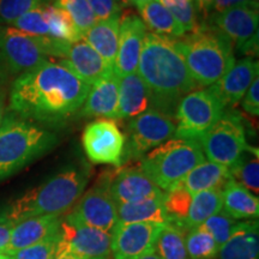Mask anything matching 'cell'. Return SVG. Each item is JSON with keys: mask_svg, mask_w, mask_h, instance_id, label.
<instances>
[{"mask_svg": "<svg viewBox=\"0 0 259 259\" xmlns=\"http://www.w3.org/2000/svg\"><path fill=\"white\" fill-rule=\"evenodd\" d=\"M89 90L63 65L48 61L16 77L8 112L42 127H58L79 114Z\"/></svg>", "mask_w": 259, "mask_h": 259, "instance_id": "obj_1", "label": "cell"}, {"mask_svg": "<svg viewBox=\"0 0 259 259\" xmlns=\"http://www.w3.org/2000/svg\"><path fill=\"white\" fill-rule=\"evenodd\" d=\"M137 73L153 96L155 109L174 116L180 100L198 89L170 40L147 31Z\"/></svg>", "mask_w": 259, "mask_h": 259, "instance_id": "obj_2", "label": "cell"}, {"mask_svg": "<svg viewBox=\"0 0 259 259\" xmlns=\"http://www.w3.org/2000/svg\"><path fill=\"white\" fill-rule=\"evenodd\" d=\"M90 179V166L85 162L65 167L41 185L27 191L0 210V219L17 223L45 215L63 216L72 209Z\"/></svg>", "mask_w": 259, "mask_h": 259, "instance_id": "obj_3", "label": "cell"}, {"mask_svg": "<svg viewBox=\"0 0 259 259\" xmlns=\"http://www.w3.org/2000/svg\"><path fill=\"white\" fill-rule=\"evenodd\" d=\"M199 88L215 84L235 61L232 41L212 25H198L190 35L170 40Z\"/></svg>", "mask_w": 259, "mask_h": 259, "instance_id": "obj_4", "label": "cell"}, {"mask_svg": "<svg viewBox=\"0 0 259 259\" xmlns=\"http://www.w3.org/2000/svg\"><path fill=\"white\" fill-rule=\"evenodd\" d=\"M58 144L46 127L6 112L0 126V183L14 176Z\"/></svg>", "mask_w": 259, "mask_h": 259, "instance_id": "obj_5", "label": "cell"}, {"mask_svg": "<svg viewBox=\"0 0 259 259\" xmlns=\"http://www.w3.org/2000/svg\"><path fill=\"white\" fill-rule=\"evenodd\" d=\"M205 160L196 141L171 138L144 155L138 166L155 185L167 192L179 185L194 167Z\"/></svg>", "mask_w": 259, "mask_h": 259, "instance_id": "obj_6", "label": "cell"}, {"mask_svg": "<svg viewBox=\"0 0 259 259\" xmlns=\"http://www.w3.org/2000/svg\"><path fill=\"white\" fill-rule=\"evenodd\" d=\"M176 128L174 116L155 108L130 119L122 164L130 161H139L149 151L174 138Z\"/></svg>", "mask_w": 259, "mask_h": 259, "instance_id": "obj_7", "label": "cell"}, {"mask_svg": "<svg viewBox=\"0 0 259 259\" xmlns=\"http://www.w3.org/2000/svg\"><path fill=\"white\" fill-rule=\"evenodd\" d=\"M225 112L226 107L209 88L193 90L184 96L177 107L174 138L197 141Z\"/></svg>", "mask_w": 259, "mask_h": 259, "instance_id": "obj_8", "label": "cell"}, {"mask_svg": "<svg viewBox=\"0 0 259 259\" xmlns=\"http://www.w3.org/2000/svg\"><path fill=\"white\" fill-rule=\"evenodd\" d=\"M196 142L208 161L226 167L232 166L247 147L241 116L233 112H225Z\"/></svg>", "mask_w": 259, "mask_h": 259, "instance_id": "obj_9", "label": "cell"}, {"mask_svg": "<svg viewBox=\"0 0 259 259\" xmlns=\"http://www.w3.org/2000/svg\"><path fill=\"white\" fill-rule=\"evenodd\" d=\"M0 56L11 76L52 61L45 50V36L25 34L11 25H0Z\"/></svg>", "mask_w": 259, "mask_h": 259, "instance_id": "obj_10", "label": "cell"}, {"mask_svg": "<svg viewBox=\"0 0 259 259\" xmlns=\"http://www.w3.org/2000/svg\"><path fill=\"white\" fill-rule=\"evenodd\" d=\"M210 25L219 29L232 41L236 51L252 57L258 54V2L235 6L208 17Z\"/></svg>", "mask_w": 259, "mask_h": 259, "instance_id": "obj_11", "label": "cell"}, {"mask_svg": "<svg viewBox=\"0 0 259 259\" xmlns=\"http://www.w3.org/2000/svg\"><path fill=\"white\" fill-rule=\"evenodd\" d=\"M66 215L74 221L112 234L118 223V211L107 187L105 174L99 178L92 189L83 192Z\"/></svg>", "mask_w": 259, "mask_h": 259, "instance_id": "obj_12", "label": "cell"}, {"mask_svg": "<svg viewBox=\"0 0 259 259\" xmlns=\"http://www.w3.org/2000/svg\"><path fill=\"white\" fill-rule=\"evenodd\" d=\"M57 253H71L87 258L109 259L112 234L77 222L65 213L60 223Z\"/></svg>", "mask_w": 259, "mask_h": 259, "instance_id": "obj_13", "label": "cell"}, {"mask_svg": "<svg viewBox=\"0 0 259 259\" xmlns=\"http://www.w3.org/2000/svg\"><path fill=\"white\" fill-rule=\"evenodd\" d=\"M84 153L92 163L122 166L125 135L112 119H97L84 128L82 135Z\"/></svg>", "mask_w": 259, "mask_h": 259, "instance_id": "obj_14", "label": "cell"}, {"mask_svg": "<svg viewBox=\"0 0 259 259\" xmlns=\"http://www.w3.org/2000/svg\"><path fill=\"white\" fill-rule=\"evenodd\" d=\"M109 193L116 205L135 203L139 200L156 198L164 196L160 187L144 173L143 169L136 166H121L115 170L105 171Z\"/></svg>", "mask_w": 259, "mask_h": 259, "instance_id": "obj_15", "label": "cell"}, {"mask_svg": "<svg viewBox=\"0 0 259 259\" xmlns=\"http://www.w3.org/2000/svg\"><path fill=\"white\" fill-rule=\"evenodd\" d=\"M161 223H116L112 232L113 259H139L154 253Z\"/></svg>", "mask_w": 259, "mask_h": 259, "instance_id": "obj_16", "label": "cell"}, {"mask_svg": "<svg viewBox=\"0 0 259 259\" xmlns=\"http://www.w3.org/2000/svg\"><path fill=\"white\" fill-rule=\"evenodd\" d=\"M148 29L139 16L127 14L120 17L118 51L113 71L118 77L137 72L139 57Z\"/></svg>", "mask_w": 259, "mask_h": 259, "instance_id": "obj_17", "label": "cell"}, {"mask_svg": "<svg viewBox=\"0 0 259 259\" xmlns=\"http://www.w3.org/2000/svg\"><path fill=\"white\" fill-rule=\"evenodd\" d=\"M259 77V65L253 57L235 60L232 67L209 89L223 106L234 107L250 88L252 82Z\"/></svg>", "mask_w": 259, "mask_h": 259, "instance_id": "obj_18", "label": "cell"}, {"mask_svg": "<svg viewBox=\"0 0 259 259\" xmlns=\"http://www.w3.org/2000/svg\"><path fill=\"white\" fill-rule=\"evenodd\" d=\"M56 61L90 87L113 70L84 40L71 42L64 57Z\"/></svg>", "mask_w": 259, "mask_h": 259, "instance_id": "obj_19", "label": "cell"}, {"mask_svg": "<svg viewBox=\"0 0 259 259\" xmlns=\"http://www.w3.org/2000/svg\"><path fill=\"white\" fill-rule=\"evenodd\" d=\"M119 102V77L111 71L90 87L79 115L115 120Z\"/></svg>", "mask_w": 259, "mask_h": 259, "instance_id": "obj_20", "label": "cell"}, {"mask_svg": "<svg viewBox=\"0 0 259 259\" xmlns=\"http://www.w3.org/2000/svg\"><path fill=\"white\" fill-rule=\"evenodd\" d=\"M153 108V96L137 72L119 77V102L115 120H127Z\"/></svg>", "mask_w": 259, "mask_h": 259, "instance_id": "obj_21", "label": "cell"}, {"mask_svg": "<svg viewBox=\"0 0 259 259\" xmlns=\"http://www.w3.org/2000/svg\"><path fill=\"white\" fill-rule=\"evenodd\" d=\"M64 216V215H63ZM63 216L45 215L30 218L15 223L8 247L3 254L22 250L34 244H37L59 231Z\"/></svg>", "mask_w": 259, "mask_h": 259, "instance_id": "obj_22", "label": "cell"}, {"mask_svg": "<svg viewBox=\"0 0 259 259\" xmlns=\"http://www.w3.org/2000/svg\"><path fill=\"white\" fill-rule=\"evenodd\" d=\"M218 259H259L258 220L238 221L231 238L220 247Z\"/></svg>", "mask_w": 259, "mask_h": 259, "instance_id": "obj_23", "label": "cell"}, {"mask_svg": "<svg viewBox=\"0 0 259 259\" xmlns=\"http://www.w3.org/2000/svg\"><path fill=\"white\" fill-rule=\"evenodd\" d=\"M120 15L112 18L97 19L83 34V40L92 46L109 66L113 67L118 51Z\"/></svg>", "mask_w": 259, "mask_h": 259, "instance_id": "obj_24", "label": "cell"}, {"mask_svg": "<svg viewBox=\"0 0 259 259\" xmlns=\"http://www.w3.org/2000/svg\"><path fill=\"white\" fill-rule=\"evenodd\" d=\"M222 210L236 221L258 220L259 199L254 193L231 179L222 189Z\"/></svg>", "mask_w": 259, "mask_h": 259, "instance_id": "obj_25", "label": "cell"}, {"mask_svg": "<svg viewBox=\"0 0 259 259\" xmlns=\"http://www.w3.org/2000/svg\"><path fill=\"white\" fill-rule=\"evenodd\" d=\"M137 9L145 27L150 29V32L153 34L167 40H178L185 35L183 28L160 0L143 3L138 5Z\"/></svg>", "mask_w": 259, "mask_h": 259, "instance_id": "obj_26", "label": "cell"}, {"mask_svg": "<svg viewBox=\"0 0 259 259\" xmlns=\"http://www.w3.org/2000/svg\"><path fill=\"white\" fill-rule=\"evenodd\" d=\"M228 167L204 161L196 166L181 181L184 187L192 194L209 190H221L231 180Z\"/></svg>", "mask_w": 259, "mask_h": 259, "instance_id": "obj_27", "label": "cell"}, {"mask_svg": "<svg viewBox=\"0 0 259 259\" xmlns=\"http://www.w3.org/2000/svg\"><path fill=\"white\" fill-rule=\"evenodd\" d=\"M163 198H156L139 200L135 203H126L116 205L118 211V223H168V216L164 209Z\"/></svg>", "mask_w": 259, "mask_h": 259, "instance_id": "obj_28", "label": "cell"}, {"mask_svg": "<svg viewBox=\"0 0 259 259\" xmlns=\"http://www.w3.org/2000/svg\"><path fill=\"white\" fill-rule=\"evenodd\" d=\"M231 178L245 189L255 193L259 190V160L257 149L246 147L240 156L228 167Z\"/></svg>", "mask_w": 259, "mask_h": 259, "instance_id": "obj_29", "label": "cell"}, {"mask_svg": "<svg viewBox=\"0 0 259 259\" xmlns=\"http://www.w3.org/2000/svg\"><path fill=\"white\" fill-rule=\"evenodd\" d=\"M222 210V191L209 190L192 196L187 218L185 220L186 229L191 227L203 225L206 220Z\"/></svg>", "mask_w": 259, "mask_h": 259, "instance_id": "obj_30", "label": "cell"}, {"mask_svg": "<svg viewBox=\"0 0 259 259\" xmlns=\"http://www.w3.org/2000/svg\"><path fill=\"white\" fill-rule=\"evenodd\" d=\"M185 233L180 227L166 223L156 239L154 253L158 259H190L185 245Z\"/></svg>", "mask_w": 259, "mask_h": 259, "instance_id": "obj_31", "label": "cell"}, {"mask_svg": "<svg viewBox=\"0 0 259 259\" xmlns=\"http://www.w3.org/2000/svg\"><path fill=\"white\" fill-rule=\"evenodd\" d=\"M45 14H46V21L51 37L67 42L83 40V34L78 30L72 19L64 10L57 8L53 4H47L45 8Z\"/></svg>", "mask_w": 259, "mask_h": 259, "instance_id": "obj_32", "label": "cell"}, {"mask_svg": "<svg viewBox=\"0 0 259 259\" xmlns=\"http://www.w3.org/2000/svg\"><path fill=\"white\" fill-rule=\"evenodd\" d=\"M185 245L190 259H218L220 247L204 227H191L185 233Z\"/></svg>", "mask_w": 259, "mask_h": 259, "instance_id": "obj_33", "label": "cell"}, {"mask_svg": "<svg viewBox=\"0 0 259 259\" xmlns=\"http://www.w3.org/2000/svg\"><path fill=\"white\" fill-rule=\"evenodd\" d=\"M192 194L184 187L183 184H179L173 189L164 193L163 204L168 216V223L185 229V220L189 213Z\"/></svg>", "mask_w": 259, "mask_h": 259, "instance_id": "obj_34", "label": "cell"}, {"mask_svg": "<svg viewBox=\"0 0 259 259\" xmlns=\"http://www.w3.org/2000/svg\"><path fill=\"white\" fill-rule=\"evenodd\" d=\"M53 5L64 10L82 34L92 28L97 21L87 0H54Z\"/></svg>", "mask_w": 259, "mask_h": 259, "instance_id": "obj_35", "label": "cell"}, {"mask_svg": "<svg viewBox=\"0 0 259 259\" xmlns=\"http://www.w3.org/2000/svg\"><path fill=\"white\" fill-rule=\"evenodd\" d=\"M59 240L60 233L58 231L37 244L5 255L8 259H54L58 252Z\"/></svg>", "mask_w": 259, "mask_h": 259, "instance_id": "obj_36", "label": "cell"}, {"mask_svg": "<svg viewBox=\"0 0 259 259\" xmlns=\"http://www.w3.org/2000/svg\"><path fill=\"white\" fill-rule=\"evenodd\" d=\"M46 5H41L36 9L30 10L10 25L34 36H50V29L47 25L46 14H45Z\"/></svg>", "mask_w": 259, "mask_h": 259, "instance_id": "obj_37", "label": "cell"}, {"mask_svg": "<svg viewBox=\"0 0 259 259\" xmlns=\"http://www.w3.org/2000/svg\"><path fill=\"white\" fill-rule=\"evenodd\" d=\"M170 12L174 19L186 32H192L198 28L197 11L193 0H160Z\"/></svg>", "mask_w": 259, "mask_h": 259, "instance_id": "obj_38", "label": "cell"}, {"mask_svg": "<svg viewBox=\"0 0 259 259\" xmlns=\"http://www.w3.org/2000/svg\"><path fill=\"white\" fill-rule=\"evenodd\" d=\"M46 4L50 0H0V25H10L30 10Z\"/></svg>", "mask_w": 259, "mask_h": 259, "instance_id": "obj_39", "label": "cell"}, {"mask_svg": "<svg viewBox=\"0 0 259 259\" xmlns=\"http://www.w3.org/2000/svg\"><path fill=\"white\" fill-rule=\"evenodd\" d=\"M236 223H238L236 220L232 219L231 216L227 215L223 210H221L220 212L215 213L211 218L206 220L202 226L210 233V235L212 236L219 247H221L231 238Z\"/></svg>", "mask_w": 259, "mask_h": 259, "instance_id": "obj_40", "label": "cell"}, {"mask_svg": "<svg viewBox=\"0 0 259 259\" xmlns=\"http://www.w3.org/2000/svg\"><path fill=\"white\" fill-rule=\"evenodd\" d=\"M97 19L112 18L120 15L121 8L115 0H87Z\"/></svg>", "mask_w": 259, "mask_h": 259, "instance_id": "obj_41", "label": "cell"}, {"mask_svg": "<svg viewBox=\"0 0 259 259\" xmlns=\"http://www.w3.org/2000/svg\"><path fill=\"white\" fill-rule=\"evenodd\" d=\"M241 108L252 116L259 115V77H257L241 99Z\"/></svg>", "mask_w": 259, "mask_h": 259, "instance_id": "obj_42", "label": "cell"}, {"mask_svg": "<svg viewBox=\"0 0 259 259\" xmlns=\"http://www.w3.org/2000/svg\"><path fill=\"white\" fill-rule=\"evenodd\" d=\"M254 2H258V0H213V4L211 6V10H210L209 17L210 16L221 14V12L226 11V10L235 8V6L251 4V3Z\"/></svg>", "mask_w": 259, "mask_h": 259, "instance_id": "obj_43", "label": "cell"}, {"mask_svg": "<svg viewBox=\"0 0 259 259\" xmlns=\"http://www.w3.org/2000/svg\"><path fill=\"white\" fill-rule=\"evenodd\" d=\"M14 226L15 223L0 219V253H4L6 247H8Z\"/></svg>", "mask_w": 259, "mask_h": 259, "instance_id": "obj_44", "label": "cell"}, {"mask_svg": "<svg viewBox=\"0 0 259 259\" xmlns=\"http://www.w3.org/2000/svg\"><path fill=\"white\" fill-rule=\"evenodd\" d=\"M194 8H196L197 15H200L204 21H206L209 17L210 10L213 4V0H193Z\"/></svg>", "mask_w": 259, "mask_h": 259, "instance_id": "obj_45", "label": "cell"}, {"mask_svg": "<svg viewBox=\"0 0 259 259\" xmlns=\"http://www.w3.org/2000/svg\"><path fill=\"white\" fill-rule=\"evenodd\" d=\"M10 74L8 67H6L5 61L3 60L2 56H0V94L5 93V87L10 79Z\"/></svg>", "mask_w": 259, "mask_h": 259, "instance_id": "obj_46", "label": "cell"}, {"mask_svg": "<svg viewBox=\"0 0 259 259\" xmlns=\"http://www.w3.org/2000/svg\"><path fill=\"white\" fill-rule=\"evenodd\" d=\"M6 114V94H0V126L4 120V116Z\"/></svg>", "mask_w": 259, "mask_h": 259, "instance_id": "obj_47", "label": "cell"}, {"mask_svg": "<svg viewBox=\"0 0 259 259\" xmlns=\"http://www.w3.org/2000/svg\"><path fill=\"white\" fill-rule=\"evenodd\" d=\"M54 259H102V258H87V257H80V255L71 254V253H57Z\"/></svg>", "mask_w": 259, "mask_h": 259, "instance_id": "obj_48", "label": "cell"}, {"mask_svg": "<svg viewBox=\"0 0 259 259\" xmlns=\"http://www.w3.org/2000/svg\"><path fill=\"white\" fill-rule=\"evenodd\" d=\"M147 2H150V0H128V4L138 6V5L143 4V3H147Z\"/></svg>", "mask_w": 259, "mask_h": 259, "instance_id": "obj_49", "label": "cell"}, {"mask_svg": "<svg viewBox=\"0 0 259 259\" xmlns=\"http://www.w3.org/2000/svg\"><path fill=\"white\" fill-rule=\"evenodd\" d=\"M116 3H118V5L120 6V8H125V6L130 5L128 4V0H115Z\"/></svg>", "mask_w": 259, "mask_h": 259, "instance_id": "obj_50", "label": "cell"}, {"mask_svg": "<svg viewBox=\"0 0 259 259\" xmlns=\"http://www.w3.org/2000/svg\"><path fill=\"white\" fill-rule=\"evenodd\" d=\"M139 259H158V258H157V255L155 254V253H150V254L144 255V257H142V258H139Z\"/></svg>", "mask_w": 259, "mask_h": 259, "instance_id": "obj_51", "label": "cell"}, {"mask_svg": "<svg viewBox=\"0 0 259 259\" xmlns=\"http://www.w3.org/2000/svg\"><path fill=\"white\" fill-rule=\"evenodd\" d=\"M0 259H8V258H6V255H5V254H3L2 257H0Z\"/></svg>", "mask_w": 259, "mask_h": 259, "instance_id": "obj_52", "label": "cell"}, {"mask_svg": "<svg viewBox=\"0 0 259 259\" xmlns=\"http://www.w3.org/2000/svg\"><path fill=\"white\" fill-rule=\"evenodd\" d=\"M2 255H3V253H0V257H2Z\"/></svg>", "mask_w": 259, "mask_h": 259, "instance_id": "obj_53", "label": "cell"}]
</instances>
